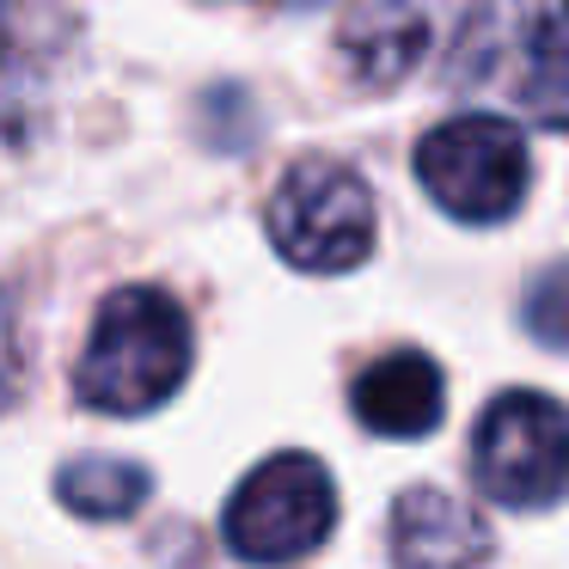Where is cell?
<instances>
[{
	"label": "cell",
	"mask_w": 569,
	"mask_h": 569,
	"mask_svg": "<svg viewBox=\"0 0 569 569\" xmlns=\"http://www.w3.org/2000/svg\"><path fill=\"white\" fill-rule=\"evenodd\" d=\"M337 527V483L312 453H270L227 502V545L246 563H300Z\"/></svg>",
	"instance_id": "obj_5"
},
{
	"label": "cell",
	"mask_w": 569,
	"mask_h": 569,
	"mask_svg": "<svg viewBox=\"0 0 569 569\" xmlns=\"http://www.w3.org/2000/svg\"><path fill=\"white\" fill-rule=\"evenodd\" d=\"M26 398V337H19V307L0 288V417Z\"/></svg>",
	"instance_id": "obj_12"
},
{
	"label": "cell",
	"mask_w": 569,
	"mask_h": 569,
	"mask_svg": "<svg viewBox=\"0 0 569 569\" xmlns=\"http://www.w3.org/2000/svg\"><path fill=\"white\" fill-rule=\"evenodd\" d=\"M148 490H153L148 471L129 466V459H111V453H80L56 478L62 508H74L80 520H129L148 502Z\"/></svg>",
	"instance_id": "obj_10"
},
{
	"label": "cell",
	"mask_w": 569,
	"mask_h": 569,
	"mask_svg": "<svg viewBox=\"0 0 569 569\" xmlns=\"http://www.w3.org/2000/svg\"><path fill=\"white\" fill-rule=\"evenodd\" d=\"M532 331L545 349H563V270H545L539 295H532Z\"/></svg>",
	"instance_id": "obj_13"
},
{
	"label": "cell",
	"mask_w": 569,
	"mask_h": 569,
	"mask_svg": "<svg viewBox=\"0 0 569 569\" xmlns=\"http://www.w3.org/2000/svg\"><path fill=\"white\" fill-rule=\"evenodd\" d=\"M490 557V527L478 508L459 496L435 490H405L392 508V563L398 569H478Z\"/></svg>",
	"instance_id": "obj_8"
},
{
	"label": "cell",
	"mask_w": 569,
	"mask_h": 569,
	"mask_svg": "<svg viewBox=\"0 0 569 569\" xmlns=\"http://www.w3.org/2000/svg\"><path fill=\"white\" fill-rule=\"evenodd\" d=\"M380 209L373 190L337 160H300L270 197V239L295 270L343 276L373 251Z\"/></svg>",
	"instance_id": "obj_4"
},
{
	"label": "cell",
	"mask_w": 569,
	"mask_h": 569,
	"mask_svg": "<svg viewBox=\"0 0 569 569\" xmlns=\"http://www.w3.org/2000/svg\"><path fill=\"white\" fill-rule=\"evenodd\" d=\"M349 405H356V422L368 435H386V441H417L441 422L447 405V380L422 349H392V356L368 361L349 386Z\"/></svg>",
	"instance_id": "obj_7"
},
{
	"label": "cell",
	"mask_w": 569,
	"mask_h": 569,
	"mask_svg": "<svg viewBox=\"0 0 569 569\" xmlns=\"http://www.w3.org/2000/svg\"><path fill=\"white\" fill-rule=\"evenodd\" d=\"M417 184L441 214L466 227H496L527 202L532 190V153L508 117L466 111L435 123L417 141Z\"/></svg>",
	"instance_id": "obj_3"
},
{
	"label": "cell",
	"mask_w": 569,
	"mask_h": 569,
	"mask_svg": "<svg viewBox=\"0 0 569 569\" xmlns=\"http://www.w3.org/2000/svg\"><path fill=\"white\" fill-rule=\"evenodd\" d=\"M429 50V13L422 0H361L337 26V56H343L356 87H398Z\"/></svg>",
	"instance_id": "obj_9"
},
{
	"label": "cell",
	"mask_w": 569,
	"mask_h": 569,
	"mask_svg": "<svg viewBox=\"0 0 569 569\" xmlns=\"http://www.w3.org/2000/svg\"><path fill=\"white\" fill-rule=\"evenodd\" d=\"M447 87L459 99H490L545 129H563L569 111L563 0H490V7H478L453 38Z\"/></svg>",
	"instance_id": "obj_1"
},
{
	"label": "cell",
	"mask_w": 569,
	"mask_h": 569,
	"mask_svg": "<svg viewBox=\"0 0 569 569\" xmlns=\"http://www.w3.org/2000/svg\"><path fill=\"white\" fill-rule=\"evenodd\" d=\"M190 373V319L160 288H117L99 307L74 368L80 405L104 417H148Z\"/></svg>",
	"instance_id": "obj_2"
},
{
	"label": "cell",
	"mask_w": 569,
	"mask_h": 569,
	"mask_svg": "<svg viewBox=\"0 0 569 569\" xmlns=\"http://www.w3.org/2000/svg\"><path fill=\"white\" fill-rule=\"evenodd\" d=\"M43 68L50 56L31 50V31H13L0 19V153L31 141L43 117Z\"/></svg>",
	"instance_id": "obj_11"
},
{
	"label": "cell",
	"mask_w": 569,
	"mask_h": 569,
	"mask_svg": "<svg viewBox=\"0 0 569 569\" xmlns=\"http://www.w3.org/2000/svg\"><path fill=\"white\" fill-rule=\"evenodd\" d=\"M563 459L569 435L551 392H502L471 441L478 490L502 508H551L563 496Z\"/></svg>",
	"instance_id": "obj_6"
}]
</instances>
